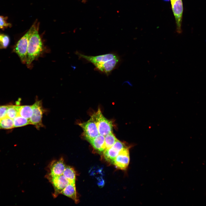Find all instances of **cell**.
<instances>
[{
  "label": "cell",
  "instance_id": "cell-11",
  "mask_svg": "<svg viewBox=\"0 0 206 206\" xmlns=\"http://www.w3.org/2000/svg\"><path fill=\"white\" fill-rule=\"evenodd\" d=\"M61 194H62L72 199L76 203L79 202L76 189L75 183H70L63 189Z\"/></svg>",
  "mask_w": 206,
  "mask_h": 206
},
{
  "label": "cell",
  "instance_id": "cell-4",
  "mask_svg": "<svg viewBox=\"0 0 206 206\" xmlns=\"http://www.w3.org/2000/svg\"><path fill=\"white\" fill-rule=\"evenodd\" d=\"M33 114L29 119L30 124L35 127L38 130L44 127L42 123V117L43 114L46 110L43 107L41 100L36 99L35 103L32 105Z\"/></svg>",
  "mask_w": 206,
  "mask_h": 206
},
{
  "label": "cell",
  "instance_id": "cell-9",
  "mask_svg": "<svg viewBox=\"0 0 206 206\" xmlns=\"http://www.w3.org/2000/svg\"><path fill=\"white\" fill-rule=\"evenodd\" d=\"M129 148L126 147L122 149L115 158L113 164L118 169L126 170L130 162Z\"/></svg>",
  "mask_w": 206,
  "mask_h": 206
},
{
  "label": "cell",
  "instance_id": "cell-24",
  "mask_svg": "<svg viewBox=\"0 0 206 206\" xmlns=\"http://www.w3.org/2000/svg\"><path fill=\"white\" fill-rule=\"evenodd\" d=\"M164 0L165 1H169L170 0Z\"/></svg>",
  "mask_w": 206,
  "mask_h": 206
},
{
  "label": "cell",
  "instance_id": "cell-16",
  "mask_svg": "<svg viewBox=\"0 0 206 206\" xmlns=\"http://www.w3.org/2000/svg\"><path fill=\"white\" fill-rule=\"evenodd\" d=\"M13 128V119L7 116L0 119V129H11Z\"/></svg>",
  "mask_w": 206,
  "mask_h": 206
},
{
  "label": "cell",
  "instance_id": "cell-14",
  "mask_svg": "<svg viewBox=\"0 0 206 206\" xmlns=\"http://www.w3.org/2000/svg\"><path fill=\"white\" fill-rule=\"evenodd\" d=\"M33 114L32 105L19 106L18 115L29 119Z\"/></svg>",
  "mask_w": 206,
  "mask_h": 206
},
{
  "label": "cell",
  "instance_id": "cell-22",
  "mask_svg": "<svg viewBox=\"0 0 206 206\" xmlns=\"http://www.w3.org/2000/svg\"><path fill=\"white\" fill-rule=\"evenodd\" d=\"M8 105H0V119L7 116Z\"/></svg>",
  "mask_w": 206,
  "mask_h": 206
},
{
  "label": "cell",
  "instance_id": "cell-21",
  "mask_svg": "<svg viewBox=\"0 0 206 206\" xmlns=\"http://www.w3.org/2000/svg\"><path fill=\"white\" fill-rule=\"evenodd\" d=\"M7 17L0 16V28L3 29L9 27L11 24L7 21Z\"/></svg>",
  "mask_w": 206,
  "mask_h": 206
},
{
  "label": "cell",
  "instance_id": "cell-15",
  "mask_svg": "<svg viewBox=\"0 0 206 206\" xmlns=\"http://www.w3.org/2000/svg\"><path fill=\"white\" fill-rule=\"evenodd\" d=\"M63 175L69 181L70 183H75L76 174L72 167L69 166H66Z\"/></svg>",
  "mask_w": 206,
  "mask_h": 206
},
{
  "label": "cell",
  "instance_id": "cell-10",
  "mask_svg": "<svg viewBox=\"0 0 206 206\" xmlns=\"http://www.w3.org/2000/svg\"><path fill=\"white\" fill-rule=\"evenodd\" d=\"M66 166L62 157L58 160L52 161L49 165V173L47 174L51 176H57L63 175Z\"/></svg>",
  "mask_w": 206,
  "mask_h": 206
},
{
  "label": "cell",
  "instance_id": "cell-1",
  "mask_svg": "<svg viewBox=\"0 0 206 206\" xmlns=\"http://www.w3.org/2000/svg\"><path fill=\"white\" fill-rule=\"evenodd\" d=\"M76 54L79 58L92 64L96 70L107 76L117 68L121 62L119 56L114 52L96 56H87L78 52Z\"/></svg>",
  "mask_w": 206,
  "mask_h": 206
},
{
  "label": "cell",
  "instance_id": "cell-3",
  "mask_svg": "<svg viewBox=\"0 0 206 206\" xmlns=\"http://www.w3.org/2000/svg\"><path fill=\"white\" fill-rule=\"evenodd\" d=\"M37 27L33 25L27 32L17 41L14 47V52L18 56L21 62L25 64L27 47L30 38Z\"/></svg>",
  "mask_w": 206,
  "mask_h": 206
},
{
  "label": "cell",
  "instance_id": "cell-20",
  "mask_svg": "<svg viewBox=\"0 0 206 206\" xmlns=\"http://www.w3.org/2000/svg\"><path fill=\"white\" fill-rule=\"evenodd\" d=\"M1 35V38L0 40V48H5L9 45V37L7 35Z\"/></svg>",
  "mask_w": 206,
  "mask_h": 206
},
{
  "label": "cell",
  "instance_id": "cell-7",
  "mask_svg": "<svg viewBox=\"0 0 206 206\" xmlns=\"http://www.w3.org/2000/svg\"><path fill=\"white\" fill-rule=\"evenodd\" d=\"M83 130V135L87 140L93 138L99 134L97 125L93 115L87 121L78 123Z\"/></svg>",
  "mask_w": 206,
  "mask_h": 206
},
{
  "label": "cell",
  "instance_id": "cell-5",
  "mask_svg": "<svg viewBox=\"0 0 206 206\" xmlns=\"http://www.w3.org/2000/svg\"><path fill=\"white\" fill-rule=\"evenodd\" d=\"M92 115L94 118L99 134L105 136L112 132L113 126L112 121L104 117L99 108Z\"/></svg>",
  "mask_w": 206,
  "mask_h": 206
},
{
  "label": "cell",
  "instance_id": "cell-12",
  "mask_svg": "<svg viewBox=\"0 0 206 206\" xmlns=\"http://www.w3.org/2000/svg\"><path fill=\"white\" fill-rule=\"evenodd\" d=\"M87 141L96 150L100 152H103L104 150V136L99 134L95 138Z\"/></svg>",
  "mask_w": 206,
  "mask_h": 206
},
{
  "label": "cell",
  "instance_id": "cell-2",
  "mask_svg": "<svg viewBox=\"0 0 206 206\" xmlns=\"http://www.w3.org/2000/svg\"><path fill=\"white\" fill-rule=\"evenodd\" d=\"M45 48L37 28L31 36L27 47L26 64L28 68L43 54Z\"/></svg>",
  "mask_w": 206,
  "mask_h": 206
},
{
  "label": "cell",
  "instance_id": "cell-13",
  "mask_svg": "<svg viewBox=\"0 0 206 206\" xmlns=\"http://www.w3.org/2000/svg\"><path fill=\"white\" fill-rule=\"evenodd\" d=\"M120 152L112 146L103 152L105 159L107 161L113 164L114 160Z\"/></svg>",
  "mask_w": 206,
  "mask_h": 206
},
{
  "label": "cell",
  "instance_id": "cell-6",
  "mask_svg": "<svg viewBox=\"0 0 206 206\" xmlns=\"http://www.w3.org/2000/svg\"><path fill=\"white\" fill-rule=\"evenodd\" d=\"M46 178L52 184L54 192L53 196L54 198L57 197L65 187L70 182L63 175L57 176H51L47 175Z\"/></svg>",
  "mask_w": 206,
  "mask_h": 206
},
{
  "label": "cell",
  "instance_id": "cell-19",
  "mask_svg": "<svg viewBox=\"0 0 206 206\" xmlns=\"http://www.w3.org/2000/svg\"><path fill=\"white\" fill-rule=\"evenodd\" d=\"M19 106L9 105L7 111V116L13 119L18 115Z\"/></svg>",
  "mask_w": 206,
  "mask_h": 206
},
{
  "label": "cell",
  "instance_id": "cell-18",
  "mask_svg": "<svg viewBox=\"0 0 206 206\" xmlns=\"http://www.w3.org/2000/svg\"><path fill=\"white\" fill-rule=\"evenodd\" d=\"M13 120L14 128L23 126L30 124L29 119L19 115Z\"/></svg>",
  "mask_w": 206,
  "mask_h": 206
},
{
  "label": "cell",
  "instance_id": "cell-8",
  "mask_svg": "<svg viewBox=\"0 0 206 206\" xmlns=\"http://www.w3.org/2000/svg\"><path fill=\"white\" fill-rule=\"evenodd\" d=\"M172 8L177 25V31L179 33L182 32L181 24L183 12L182 0H170Z\"/></svg>",
  "mask_w": 206,
  "mask_h": 206
},
{
  "label": "cell",
  "instance_id": "cell-17",
  "mask_svg": "<svg viewBox=\"0 0 206 206\" xmlns=\"http://www.w3.org/2000/svg\"><path fill=\"white\" fill-rule=\"evenodd\" d=\"M117 140L112 132L104 136L105 150L111 147Z\"/></svg>",
  "mask_w": 206,
  "mask_h": 206
},
{
  "label": "cell",
  "instance_id": "cell-23",
  "mask_svg": "<svg viewBox=\"0 0 206 206\" xmlns=\"http://www.w3.org/2000/svg\"><path fill=\"white\" fill-rule=\"evenodd\" d=\"M2 37V35H0V40H1Z\"/></svg>",
  "mask_w": 206,
  "mask_h": 206
}]
</instances>
